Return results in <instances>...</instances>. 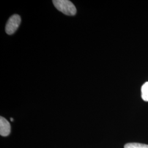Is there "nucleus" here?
<instances>
[{"mask_svg":"<svg viewBox=\"0 0 148 148\" xmlns=\"http://www.w3.org/2000/svg\"><path fill=\"white\" fill-rule=\"evenodd\" d=\"M53 3L59 11L66 16H74L76 14V7L69 0H54Z\"/></svg>","mask_w":148,"mask_h":148,"instance_id":"nucleus-1","label":"nucleus"},{"mask_svg":"<svg viewBox=\"0 0 148 148\" xmlns=\"http://www.w3.org/2000/svg\"><path fill=\"white\" fill-rule=\"evenodd\" d=\"M21 23V18L18 14L11 16L7 22L5 32L8 35H12L17 30Z\"/></svg>","mask_w":148,"mask_h":148,"instance_id":"nucleus-2","label":"nucleus"},{"mask_svg":"<svg viewBox=\"0 0 148 148\" xmlns=\"http://www.w3.org/2000/svg\"><path fill=\"white\" fill-rule=\"evenodd\" d=\"M11 132V125L10 122L5 118L0 117V134L2 136L5 137L8 136Z\"/></svg>","mask_w":148,"mask_h":148,"instance_id":"nucleus-3","label":"nucleus"},{"mask_svg":"<svg viewBox=\"0 0 148 148\" xmlns=\"http://www.w3.org/2000/svg\"><path fill=\"white\" fill-rule=\"evenodd\" d=\"M142 98L143 101H148V82H145L142 87Z\"/></svg>","mask_w":148,"mask_h":148,"instance_id":"nucleus-4","label":"nucleus"},{"mask_svg":"<svg viewBox=\"0 0 148 148\" xmlns=\"http://www.w3.org/2000/svg\"><path fill=\"white\" fill-rule=\"evenodd\" d=\"M124 148H148V145L142 143H127L125 145Z\"/></svg>","mask_w":148,"mask_h":148,"instance_id":"nucleus-5","label":"nucleus"},{"mask_svg":"<svg viewBox=\"0 0 148 148\" xmlns=\"http://www.w3.org/2000/svg\"><path fill=\"white\" fill-rule=\"evenodd\" d=\"M10 120H11V121H13V118H11Z\"/></svg>","mask_w":148,"mask_h":148,"instance_id":"nucleus-6","label":"nucleus"}]
</instances>
